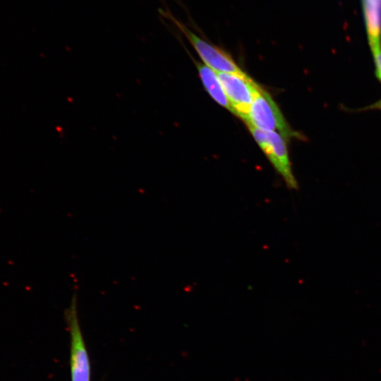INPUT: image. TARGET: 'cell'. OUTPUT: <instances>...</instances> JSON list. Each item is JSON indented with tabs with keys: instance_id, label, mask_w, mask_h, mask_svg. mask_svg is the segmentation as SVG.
Listing matches in <instances>:
<instances>
[{
	"instance_id": "9",
	"label": "cell",
	"mask_w": 381,
	"mask_h": 381,
	"mask_svg": "<svg viewBox=\"0 0 381 381\" xmlns=\"http://www.w3.org/2000/svg\"><path fill=\"white\" fill-rule=\"evenodd\" d=\"M365 110H381V98L375 103L364 108Z\"/></svg>"
},
{
	"instance_id": "1",
	"label": "cell",
	"mask_w": 381,
	"mask_h": 381,
	"mask_svg": "<svg viewBox=\"0 0 381 381\" xmlns=\"http://www.w3.org/2000/svg\"><path fill=\"white\" fill-rule=\"evenodd\" d=\"M161 13L162 16L171 21L189 41L205 65L216 73H233L241 76L248 75L238 67L228 53L198 35L170 12L161 11Z\"/></svg>"
},
{
	"instance_id": "6",
	"label": "cell",
	"mask_w": 381,
	"mask_h": 381,
	"mask_svg": "<svg viewBox=\"0 0 381 381\" xmlns=\"http://www.w3.org/2000/svg\"><path fill=\"white\" fill-rule=\"evenodd\" d=\"M365 24L372 53L381 49V0H362Z\"/></svg>"
},
{
	"instance_id": "4",
	"label": "cell",
	"mask_w": 381,
	"mask_h": 381,
	"mask_svg": "<svg viewBox=\"0 0 381 381\" xmlns=\"http://www.w3.org/2000/svg\"><path fill=\"white\" fill-rule=\"evenodd\" d=\"M248 127L286 186L290 189H297L298 183L292 171L285 138L275 131H265L252 126Z\"/></svg>"
},
{
	"instance_id": "2",
	"label": "cell",
	"mask_w": 381,
	"mask_h": 381,
	"mask_svg": "<svg viewBox=\"0 0 381 381\" xmlns=\"http://www.w3.org/2000/svg\"><path fill=\"white\" fill-rule=\"evenodd\" d=\"M64 315L70 336L71 380L90 381V362L80 328L75 294L72 296Z\"/></svg>"
},
{
	"instance_id": "5",
	"label": "cell",
	"mask_w": 381,
	"mask_h": 381,
	"mask_svg": "<svg viewBox=\"0 0 381 381\" xmlns=\"http://www.w3.org/2000/svg\"><path fill=\"white\" fill-rule=\"evenodd\" d=\"M233 109V114L243 121L248 118L250 106L261 87L248 75L217 73Z\"/></svg>"
},
{
	"instance_id": "3",
	"label": "cell",
	"mask_w": 381,
	"mask_h": 381,
	"mask_svg": "<svg viewBox=\"0 0 381 381\" xmlns=\"http://www.w3.org/2000/svg\"><path fill=\"white\" fill-rule=\"evenodd\" d=\"M245 123L265 131H275L284 138L296 136L271 95L261 87L254 99Z\"/></svg>"
},
{
	"instance_id": "7",
	"label": "cell",
	"mask_w": 381,
	"mask_h": 381,
	"mask_svg": "<svg viewBox=\"0 0 381 381\" xmlns=\"http://www.w3.org/2000/svg\"><path fill=\"white\" fill-rule=\"evenodd\" d=\"M195 64L199 76L207 93L217 103L234 113L217 73L204 64L195 62Z\"/></svg>"
},
{
	"instance_id": "8",
	"label": "cell",
	"mask_w": 381,
	"mask_h": 381,
	"mask_svg": "<svg viewBox=\"0 0 381 381\" xmlns=\"http://www.w3.org/2000/svg\"><path fill=\"white\" fill-rule=\"evenodd\" d=\"M373 59L375 67V75L381 82V49L373 52Z\"/></svg>"
}]
</instances>
